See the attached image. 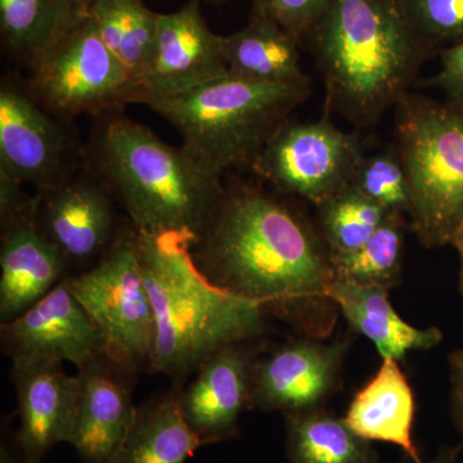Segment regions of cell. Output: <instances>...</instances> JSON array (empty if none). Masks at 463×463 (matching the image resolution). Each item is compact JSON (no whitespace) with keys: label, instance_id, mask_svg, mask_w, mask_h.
I'll list each match as a JSON object with an SVG mask.
<instances>
[{"label":"cell","instance_id":"6da1fadb","mask_svg":"<svg viewBox=\"0 0 463 463\" xmlns=\"http://www.w3.org/2000/svg\"><path fill=\"white\" fill-rule=\"evenodd\" d=\"M322 240L279 197L240 182L225 184L190 251L200 272L218 288L294 316L330 301L326 289L335 276Z\"/></svg>","mask_w":463,"mask_h":463},{"label":"cell","instance_id":"7a4b0ae2","mask_svg":"<svg viewBox=\"0 0 463 463\" xmlns=\"http://www.w3.org/2000/svg\"><path fill=\"white\" fill-rule=\"evenodd\" d=\"M87 163L136 231L178 234L194 243L223 196V175L181 146L123 115L100 116Z\"/></svg>","mask_w":463,"mask_h":463},{"label":"cell","instance_id":"3957f363","mask_svg":"<svg viewBox=\"0 0 463 463\" xmlns=\"http://www.w3.org/2000/svg\"><path fill=\"white\" fill-rule=\"evenodd\" d=\"M137 245L154 307L149 371L183 379L218 350L263 334L265 307L210 282L194 264L190 241L137 231Z\"/></svg>","mask_w":463,"mask_h":463},{"label":"cell","instance_id":"277c9868","mask_svg":"<svg viewBox=\"0 0 463 463\" xmlns=\"http://www.w3.org/2000/svg\"><path fill=\"white\" fill-rule=\"evenodd\" d=\"M328 99L355 124L397 106L419 66L404 0H332L313 27Z\"/></svg>","mask_w":463,"mask_h":463},{"label":"cell","instance_id":"5b68a950","mask_svg":"<svg viewBox=\"0 0 463 463\" xmlns=\"http://www.w3.org/2000/svg\"><path fill=\"white\" fill-rule=\"evenodd\" d=\"M309 91L307 78L255 83L228 75L146 106L178 130L194 156L224 175L234 167H251Z\"/></svg>","mask_w":463,"mask_h":463},{"label":"cell","instance_id":"8992f818","mask_svg":"<svg viewBox=\"0 0 463 463\" xmlns=\"http://www.w3.org/2000/svg\"><path fill=\"white\" fill-rule=\"evenodd\" d=\"M395 108L411 228L425 248L446 246L463 224V106L407 93Z\"/></svg>","mask_w":463,"mask_h":463},{"label":"cell","instance_id":"52a82bcc","mask_svg":"<svg viewBox=\"0 0 463 463\" xmlns=\"http://www.w3.org/2000/svg\"><path fill=\"white\" fill-rule=\"evenodd\" d=\"M96 325L106 358L129 373L151 368L155 317L132 224L118 232L108 251L66 279Z\"/></svg>","mask_w":463,"mask_h":463},{"label":"cell","instance_id":"ba28073f","mask_svg":"<svg viewBox=\"0 0 463 463\" xmlns=\"http://www.w3.org/2000/svg\"><path fill=\"white\" fill-rule=\"evenodd\" d=\"M26 85L48 111L67 121L100 118L136 103V83L84 14L29 66Z\"/></svg>","mask_w":463,"mask_h":463},{"label":"cell","instance_id":"9c48e42d","mask_svg":"<svg viewBox=\"0 0 463 463\" xmlns=\"http://www.w3.org/2000/svg\"><path fill=\"white\" fill-rule=\"evenodd\" d=\"M362 158L355 137L327 118L288 121L267 143L251 169L277 190L318 207L352 183Z\"/></svg>","mask_w":463,"mask_h":463},{"label":"cell","instance_id":"30bf717a","mask_svg":"<svg viewBox=\"0 0 463 463\" xmlns=\"http://www.w3.org/2000/svg\"><path fill=\"white\" fill-rule=\"evenodd\" d=\"M67 121L48 111L26 81L5 76L0 84V174L38 194L78 172V145Z\"/></svg>","mask_w":463,"mask_h":463},{"label":"cell","instance_id":"8fae6325","mask_svg":"<svg viewBox=\"0 0 463 463\" xmlns=\"http://www.w3.org/2000/svg\"><path fill=\"white\" fill-rule=\"evenodd\" d=\"M228 76L225 36L207 26L200 0L158 14L154 53L137 80L136 103L169 99Z\"/></svg>","mask_w":463,"mask_h":463},{"label":"cell","instance_id":"7c38bea8","mask_svg":"<svg viewBox=\"0 0 463 463\" xmlns=\"http://www.w3.org/2000/svg\"><path fill=\"white\" fill-rule=\"evenodd\" d=\"M0 339L14 364L69 362L81 370L106 358L96 325L66 279L23 315L2 323Z\"/></svg>","mask_w":463,"mask_h":463},{"label":"cell","instance_id":"4fadbf2b","mask_svg":"<svg viewBox=\"0 0 463 463\" xmlns=\"http://www.w3.org/2000/svg\"><path fill=\"white\" fill-rule=\"evenodd\" d=\"M349 339L332 343L309 339L288 341L255 361L252 407L283 414L325 408L337 392Z\"/></svg>","mask_w":463,"mask_h":463},{"label":"cell","instance_id":"5bb4252c","mask_svg":"<svg viewBox=\"0 0 463 463\" xmlns=\"http://www.w3.org/2000/svg\"><path fill=\"white\" fill-rule=\"evenodd\" d=\"M39 194V227L67 268L96 264L120 232L108 188L88 170Z\"/></svg>","mask_w":463,"mask_h":463},{"label":"cell","instance_id":"9a60e30c","mask_svg":"<svg viewBox=\"0 0 463 463\" xmlns=\"http://www.w3.org/2000/svg\"><path fill=\"white\" fill-rule=\"evenodd\" d=\"M255 358L246 343L218 350L178 394L183 416L203 446L239 437L240 419L252 407Z\"/></svg>","mask_w":463,"mask_h":463},{"label":"cell","instance_id":"2e32d148","mask_svg":"<svg viewBox=\"0 0 463 463\" xmlns=\"http://www.w3.org/2000/svg\"><path fill=\"white\" fill-rule=\"evenodd\" d=\"M39 200L2 224L0 322H9L38 303L70 276L66 261L38 224Z\"/></svg>","mask_w":463,"mask_h":463},{"label":"cell","instance_id":"e0dca14e","mask_svg":"<svg viewBox=\"0 0 463 463\" xmlns=\"http://www.w3.org/2000/svg\"><path fill=\"white\" fill-rule=\"evenodd\" d=\"M108 358L79 370L80 392L70 443L83 463H116L136 419L129 376Z\"/></svg>","mask_w":463,"mask_h":463},{"label":"cell","instance_id":"ac0fdd59","mask_svg":"<svg viewBox=\"0 0 463 463\" xmlns=\"http://www.w3.org/2000/svg\"><path fill=\"white\" fill-rule=\"evenodd\" d=\"M20 429L18 449L27 463H41L58 443H70L78 407L80 379L62 364H14Z\"/></svg>","mask_w":463,"mask_h":463},{"label":"cell","instance_id":"d6986e66","mask_svg":"<svg viewBox=\"0 0 463 463\" xmlns=\"http://www.w3.org/2000/svg\"><path fill=\"white\" fill-rule=\"evenodd\" d=\"M416 401L399 361L383 358L373 379L347 407L345 422L359 437L401 448L413 463H423L413 440Z\"/></svg>","mask_w":463,"mask_h":463},{"label":"cell","instance_id":"ffe728a7","mask_svg":"<svg viewBox=\"0 0 463 463\" xmlns=\"http://www.w3.org/2000/svg\"><path fill=\"white\" fill-rule=\"evenodd\" d=\"M326 297L339 307L353 331L376 346L383 359L401 361L407 353L430 350L443 340L438 327H414L402 318L390 301L389 289L381 286L334 279Z\"/></svg>","mask_w":463,"mask_h":463},{"label":"cell","instance_id":"44dd1931","mask_svg":"<svg viewBox=\"0 0 463 463\" xmlns=\"http://www.w3.org/2000/svg\"><path fill=\"white\" fill-rule=\"evenodd\" d=\"M298 43L276 24L251 16L248 25L225 36L228 75L255 83L304 80Z\"/></svg>","mask_w":463,"mask_h":463},{"label":"cell","instance_id":"7402d4cb","mask_svg":"<svg viewBox=\"0 0 463 463\" xmlns=\"http://www.w3.org/2000/svg\"><path fill=\"white\" fill-rule=\"evenodd\" d=\"M203 443L183 416L178 394L137 408L116 463H184Z\"/></svg>","mask_w":463,"mask_h":463},{"label":"cell","instance_id":"603a6c76","mask_svg":"<svg viewBox=\"0 0 463 463\" xmlns=\"http://www.w3.org/2000/svg\"><path fill=\"white\" fill-rule=\"evenodd\" d=\"M88 5L71 0H0V33L5 52L29 66L61 38Z\"/></svg>","mask_w":463,"mask_h":463},{"label":"cell","instance_id":"cb8c5ba5","mask_svg":"<svg viewBox=\"0 0 463 463\" xmlns=\"http://www.w3.org/2000/svg\"><path fill=\"white\" fill-rule=\"evenodd\" d=\"M285 419L291 463H380L371 441L325 408L285 414Z\"/></svg>","mask_w":463,"mask_h":463},{"label":"cell","instance_id":"d4e9b609","mask_svg":"<svg viewBox=\"0 0 463 463\" xmlns=\"http://www.w3.org/2000/svg\"><path fill=\"white\" fill-rule=\"evenodd\" d=\"M88 14L106 47L137 83L154 53L158 14L143 0H94Z\"/></svg>","mask_w":463,"mask_h":463},{"label":"cell","instance_id":"484cf974","mask_svg":"<svg viewBox=\"0 0 463 463\" xmlns=\"http://www.w3.org/2000/svg\"><path fill=\"white\" fill-rule=\"evenodd\" d=\"M404 219L388 214L379 230L362 248L331 257L335 279L392 288L401 279L404 251Z\"/></svg>","mask_w":463,"mask_h":463},{"label":"cell","instance_id":"4316f807","mask_svg":"<svg viewBox=\"0 0 463 463\" xmlns=\"http://www.w3.org/2000/svg\"><path fill=\"white\" fill-rule=\"evenodd\" d=\"M319 209L322 239L331 257L350 254L364 245L388 213L352 184L326 200Z\"/></svg>","mask_w":463,"mask_h":463},{"label":"cell","instance_id":"83f0119b","mask_svg":"<svg viewBox=\"0 0 463 463\" xmlns=\"http://www.w3.org/2000/svg\"><path fill=\"white\" fill-rule=\"evenodd\" d=\"M350 184L388 214H410V185L398 152L362 158Z\"/></svg>","mask_w":463,"mask_h":463},{"label":"cell","instance_id":"f1b7e54d","mask_svg":"<svg viewBox=\"0 0 463 463\" xmlns=\"http://www.w3.org/2000/svg\"><path fill=\"white\" fill-rule=\"evenodd\" d=\"M404 5L421 39L463 41V0H404Z\"/></svg>","mask_w":463,"mask_h":463},{"label":"cell","instance_id":"f546056e","mask_svg":"<svg viewBox=\"0 0 463 463\" xmlns=\"http://www.w3.org/2000/svg\"><path fill=\"white\" fill-rule=\"evenodd\" d=\"M332 0H252V17L276 24L298 42L312 32Z\"/></svg>","mask_w":463,"mask_h":463},{"label":"cell","instance_id":"4dcf8cb0","mask_svg":"<svg viewBox=\"0 0 463 463\" xmlns=\"http://www.w3.org/2000/svg\"><path fill=\"white\" fill-rule=\"evenodd\" d=\"M428 84L443 90L449 102L463 106V41L443 52L440 70Z\"/></svg>","mask_w":463,"mask_h":463},{"label":"cell","instance_id":"1f68e13d","mask_svg":"<svg viewBox=\"0 0 463 463\" xmlns=\"http://www.w3.org/2000/svg\"><path fill=\"white\" fill-rule=\"evenodd\" d=\"M450 380V414L463 438V349L456 350L448 359Z\"/></svg>","mask_w":463,"mask_h":463},{"label":"cell","instance_id":"d6a6232c","mask_svg":"<svg viewBox=\"0 0 463 463\" xmlns=\"http://www.w3.org/2000/svg\"><path fill=\"white\" fill-rule=\"evenodd\" d=\"M0 463H27L23 453L18 449L17 444L11 447L8 441H3L0 447Z\"/></svg>","mask_w":463,"mask_h":463},{"label":"cell","instance_id":"836d02e7","mask_svg":"<svg viewBox=\"0 0 463 463\" xmlns=\"http://www.w3.org/2000/svg\"><path fill=\"white\" fill-rule=\"evenodd\" d=\"M462 446L443 447L439 450L438 455L428 463H459V453Z\"/></svg>","mask_w":463,"mask_h":463},{"label":"cell","instance_id":"e575fe53","mask_svg":"<svg viewBox=\"0 0 463 463\" xmlns=\"http://www.w3.org/2000/svg\"><path fill=\"white\" fill-rule=\"evenodd\" d=\"M450 245L455 246L459 258V291L463 295V224L453 236Z\"/></svg>","mask_w":463,"mask_h":463},{"label":"cell","instance_id":"d590c367","mask_svg":"<svg viewBox=\"0 0 463 463\" xmlns=\"http://www.w3.org/2000/svg\"><path fill=\"white\" fill-rule=\"evenodd\" d=\"M200 2L209 3V5H219L222 3L227 2V0H200Z\"/></svg>","mask_w":463,"mask_h":463},{"label":"cell","instance_id":"8d00e7d4","mask_svg":"<svg viewBox=\"0 0 463 463\" xmlns=\"http://www.w3.org/2000/svg\"><path fill=\"white\" fill-rule=\"evenodd\" d=\"M94 0H78L79 5H88L93 3Z\"/></svg>","mask_w":463,"mask_h":463},{"label":"cell","instance_id":"74e56055","mask_svg":"<svg viewBox=\"0 0 463 463\" xmlns=\"http://www.w3.org/2000/svg\"><path fill=\"white\" fill-rule=\"evenodd\" d=\"M71 2L78 3V0H71ZM78 5H79V3H78Z\"/></svg>","mask_w":463,"mask_h":463}]
</instances>
